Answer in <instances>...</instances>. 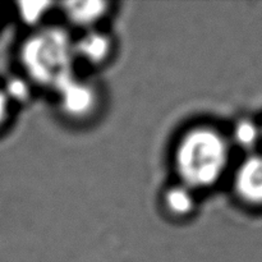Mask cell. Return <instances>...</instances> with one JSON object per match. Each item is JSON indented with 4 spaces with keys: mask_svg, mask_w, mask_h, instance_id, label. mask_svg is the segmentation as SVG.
Segmentation results:
<instances>
[{
    "mask_svg": "<svg viewBox=\"0 0 262 262\" xmlns=\"http://www.w3.org/2000/svg\"><path fill=\"white\" fill-rule=\"evenodd\" d=\"M8 109H9V100L5 96L4 91H0V125L7 119Z\"/></svg>",
    "mask_w": 262,
    "mask_h": 262,
    "instance_id": "cell-11",
    "label": "cell"
},
{
    "mask_svg": "<svg viewBox=\"0 0 262 262\" xmlns=\"http://www.w3.org/2000/svg\"><path fill=\"white\" fill-rule=\"evenodd\" d=\"M74 43L63 30L50 28L36 33L22 46L20 59L31 78L59 91L73 79Z\"/></svg>",
    "mask_w": 262,
    "mask_h": 262,
    "instance_id": "cell-2",
    "label": "cell"
},
{
    "mask_svg": "<svg viewBox=\"0 0 262 262\" xmlns=\"http://www.w3.org/2000/svg\"><path fill=\"white\" fill-rule=\"evenodd\" d=\"M234 140L237 145L243 148H251L260 140V130L257 125L251 120H241L234 127Z\"/></svg>",
    "mask_w": 262,
    "mask_h": 262,
    "instance_id": "cell-8",
    "label": "cell"
},
{
    "mask_svg": "<svg viewBox=\"0 0 262 262\" xmlns=\"http://www.w3.org/2000/svg\"><path fill=\"white\" fill-rule=\"evenodd\" d=\"M50 7L49 2H22L18 4L20 18L28 25H35L42 19Z\"/></svg>",
    "mask_w": 262,
    "mask_h": 262,
    "instance_id": "cell-9",
    "label": "cell"
},
{
    "mask_svg": "<svg viewBox=\"0 0 262 262\" xmlns=\"http://www.w3.org/2000/svg\"><path fill=\"white\" fill-rule=\"evenodd\" d=\"M164 201L166 209L177 216H186L192 212L194 207V197L191 188L184 184L169 188L164 197Z\"/></svg>",
    "mask_w": 262,
    "mask_h": 262,
    "instance_id": "cell-7",
    "label": "cell"
},
{
    "mask_svg": "<svg viewBox=\"0 0 262 262\" xmlns=\"http://www.w3.org/2000/svg\"><path fill=\"white\" fill-rule=\"evenodd\" d=\"M110 49H112V42L109 38L97 32L87 33L78 42L74 43L76 55H81L90 63L104 61L110 54Z\"/></svg>",
    "mask_w": 262,
    "mask_h": 262,
    "instance_id": "cell-6",
    "label": "cell"
},
{
    "mask_svg": "<svg viewBox=\"0 0 262 262\" xmlns=\"http://www.w3.org/2000/svg\"><path fill=\"white\" fill-rule=\"evenodd\" d=\"M61 109L66 114L82 118L90 114L96 105V94L89 84L72 79L59 90Z\"/></svg>",
    "mask_w": 262,
    "mask_h": 262,
    "instance_id": "cell-4",
    "label": "cell"
},
{
    "mask_svg": "<svg viewBox=\"0 0 262 262\" xmlns=\"http://www.w3.org/2000/svg\"><path fill=\"white\" fill-rule=\"evenodd\" d=\"M5 96L8 100H13V101L22 102L26 101L30 96V86L26 81L20 78H12L7 82V86L4 90Z\"/></svg>",
    "mask_w": 262,
    "mask_h": 262,
    "instance_id": "cell-10",
    "label": "cell"
},
{
    "mask_svg": "<svg viewBox=\"0 0 262 262\" xmlns=\"http://www.w3.org/2000/svg\"><path fill=\"white\" fill-rule=\"evenodd\" d=\"M228 158V143L217 130L196 128L179 142L176 168L184 186L206 188L219 181L227 168Z\"/></svg>",
    "mask_w": 262,
    "mask_h": 262,
    "instance_id": "cell-1",
    "label": "cell"
},
{
    "mask_svg": "<svg viewBox=\"0 0 262 262\" xmlns=\"http://www.w3.org/2000/svg\"><path fill=\"white\" fill-rule=\"evenodd\" d=\"M67 17L77 26H91L99 20L107 10L105 2H69L64 4Z\"/></svg>",
    "mask_w": 262,
    "mask_h": 262,
    "instance_id": "cell-5",
    "label": "cell"
},
{
    "mask_svg": "<svg viewBox=\"0 0 262 262\" xmlns=\"http://www.w3.org/2000/svg\"><path fill=\"white\" fill-rule=\"evenodd\" d=\"M235 189L246 202L262 205V156H251L235 174Z\"/></svg>",
    "mask_w": 262,
    "mask_h": 262,
    "instance_id": "cell-3",
    "label": "cell"
}]
</instances>
